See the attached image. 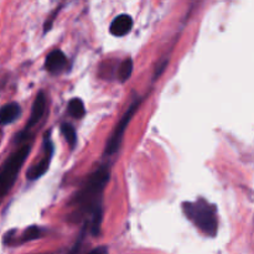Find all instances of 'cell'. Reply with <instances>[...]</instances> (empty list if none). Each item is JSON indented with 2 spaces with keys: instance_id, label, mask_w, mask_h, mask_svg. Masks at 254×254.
<instances>
[{
  "instance_id": "5bb4252c",
  "label": "cell",
  "mask_w": 254,
  "mask_h": 254,
  "mask_svg": "<svg viewBox=\"0 0 254 254\" xmlns=\"http://www.w3.org/2000/svg\"><path fill=\"white\" fill-rule=\"evenodd\" d=\"M41 236V230L36 226H31V227L26 228L22 233L21 242H27V241H34Z\"/></svg>"
},
{
  "instance_id": "5b68a950",
  "label": "cell",
  "mask_w": 254,
  "mask_h": 254,
  "mask_svg": "<svg viewBox=\"0 0 254 254\" xmlns=\"http://www.w3.org/2000/svg\"><path fill=\"white\" fill-rule=\"evenodd\" d=\"M52 154H54V145H52L51 140L46 139L45 140V156L44 159L39 161L36 165L32 166L26 174V178L27 180H37L39 178H41L42 175L46 174V171L49 170V166L50 163H51V158H52Z\"/></svg>"
},
{
  "instance_id": "277c9868",
  "label": "cell",
  "mask_w": 254,
  "mask_h": 254,
  "mask_svg": "<svg viewBox=\"0 0 254 254\" xmlns=\"http://www.w3.org/2000/svg\"><path fill=\"white\" fill-rule=\"evenodd\" d=\"M139 104H140V101L133 102V103L130 104V107L128 108V111L126 112V114L122 117V119L119 121L118 126H117L116 130H114V133L112 134L111 139H109L108 144H107L106 154L112 155V154L117 153V151L119 150L122 140H123V135H124V133H126L127 127H128V124L130 123L133 116L136 113V111H138Z\"/></svg>"
},
{
  "instance_id": "4fadbf2b",
  "label": "cell",
  "mask_w": 254,
  "mask_h": 254,
  "mask_svg": "<svg viewBox=\"0 0 254 254\" xmlns=\"http://www.w3.org/2000/svg\"><path fill=\"white\" fill-rule=\"evenodd\" d=\"M91 233L93 236H98L101 232V225H102V207H98L94 210L91 215Z\"/></svg>"
},
{
  "instance_id": "6da1fadb",
  "label": "cell",
  "mask_w": 254,
  "mask_h": 254,
  "mask_svg": "<svg viewBox=\"0 0 254 254\" xmlns=\"http://www.w3.org/2000/svg\"><path fill=\"white\" fill-rule=\"evenodd\" d=\"M109 178H111V171H109L108 166L99 168L89 176L86 185L77 192L72 201L78 208L76 213L89 212L92 215L94 210L102 207L101 196L103 189L108 184Z\"/></svg>"
},
{
  "instance_id": "8fae6325",
  "label": "cell",
  "mask_w": 254,
  "mask_h": 254,
  "mask_svg": "<svg viewBox=\"0 0 254 254\" xmlns=\"http://www.w3.org/2000/svg\"><path fill=\"white\" fill-rule=\"evenodd\" d=\"M131 72H133V61L130 59H126L121 64L118 69V78L121 82H126L130 78Z\"/></svg>"
},
{
  "instance_id": "3957f363",
  "label": "cell",
  "mask_w": 254,
  "mask_h": 254,
  "mask_svg": "<svg viewBox=\"0 0 254 254\" xmlns=\"http://www.w3.org/2000/svg\"><path fill=\"white\" fill-rule=\"evenodd\" d=\"M30 149H31L30 145H24L17 149L0 168V197L7 195V192L11 190L25 160L29 156Z\"/></svg>"
},
{
  "instance_id": "ba28073f",
  "label": "cell",
  "mask_w": 254,
  "mask_h": 254,
  "mask_svg": "<svg viewBox=\"0 0 254 254\" xmlns=\"http://www.w3.org/2000/svg\"><path fill=\"white\" fill-rule=\"evenodd\" d=\"M66 64L67 59L61 50H54L50 52L49 56L46 57V62H45V67L51 73H59L66 67Z\"/></svg>"
},
{
  "instance_id": "52a82bcc",
  "label": "cell",
  "mask_w": 254,
  "mask_h": 254,
  "mask_svg": "<svg viewBox=\"0 0 254 254\" xmlns=\"http://www.w3.org/2000/svg\"><path fill=\"white\" fill-rule=\"evenodd\" d=\"M131 29H133V19H131V16L128 14H122L114 17L111 27H109V31L114 36L122 37L128 35Z\"/></svg>"
},
{
  "instance_id": "7a4b0ae2",
  "label": "cell",
  "mask_w": 254,
  "mask_h": 254,
  "mask_svg": "<svg viewBox=\"0 0 254 254\" xmlns=\"http://www.w3.org/2000/svg\"><path fill=\"white\" fill-rule=\"evenodd\" d=\"M184 212L193 225L200 228L205 235L215 237L217 235V211L216 207L203 198L195 202L184 203Z\"/></svg>"
},
{
  "instance_id": "7c38bea8",
  "label": "cell",
  "mask_w": 254,
  "mask_h": 254,
  "mask_svg": "<svg viewBox=\"0 0 254 254\" xmlns=\"http://www.w3.org/2000/svg\"><path fill=\"white\" fill-rule=\"evenodd\" d=\"M61 133L64 134V139L72 149L77 145V134L73 127L68 123H64L61 126Z\"/></svg>"
},
{
  "instance_id": "9a60e30c",
  "label": "cell",
  "mask_w": 254,
  "mask_h": 254,
  "mask_svg": "<svg viewBox=\"0 0 254 254\" xmlns=\"http://www.w3.org/2000/svg\"><path fill=\"white\" fill-rule=\"evenodd\" d=\"M88 254H109V252L107 247H97L94 250H92Z\"/></svg>"
},
{
  "instance_id": "30bf717a",
  "label": "cell",
  "mask_w": 254,
  "mask_h": 254,
  "mask_svg": "<svg viewBox=\"0 0 254 254\" xmlns=\"http://www.w3.org/2000/svg\"><path fill=\"white\" fill-rule=\"evenodd\" d=\"M68 113L69 116L73 118L79 119L86 114V108H84V103L82 102L81 98H73L69 101L68 103Z\"/></svg>"
},
{
  "instance_id": "8992f818",
  "label": "cell",
  "mask_w": 254,
  "mask_h": 254,
  "mask_svg": "<svg viewBox=\"0 0 254 254\" xmlns=\"http://www.w3.org/2000/svg\"><path fill=\"white\" fill-rule=\"evenodd\" d=\"M45 109H46V97H45L44 92H39L36 96V99H35L34 104H32L31 114H30V118L27 121L26 126L24 128V133H27L30 129L34 126H36L40 121H41L42 116L45 113Z\"/></svg>"
},
{
  "instance_id": "9c48e42d",
  "label": "cell",
  "mask_w": 254,
  "mask_h": 254,
  "mask_svg": "<svg viewBox=\"0 0 254 254\" xmlns=\"http://www.w3.org/2000/svg\"><path fill=\"white\" fill-rule=\"evenodd\" d=\"M21 114V108L17 103L11 102L0 108V124L1 126H7L16 121Z\"/></svg>"
}]
</instances>
